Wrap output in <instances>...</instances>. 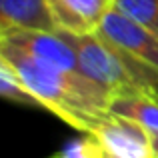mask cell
I'll use <instances>...</instances> for the list:
<instances>
[{
  "label": "cell",
  "mask_w": 158,
  "mask_h": 158,
  "mask_svg": "<svg viewBox=\"0 0 158 158\" xmlns=\"http://www.w3.org/2000/svg\"><path fill=\"white\" fill-rule=\"evenodd\" d=\"M0 58L8 62L40 108L56 114L74 130L92 132L110 116L112 96L84 72L60 68L0 38Z\"/></svg>",
  "instance_id": "cell-1"
},
{
  "label": "cell",
  "mask_w": 158,
  "mask_h": 158,
  "mask_svg": "<svg viewBox=\"0 0 158 158\" xmlns=\"http://www.w3.org/2000/svg\"><path fill=\"white\" fill-rule=\"evenodd\" d=\"M58 32L76 52L80 70L112 98L124 94L154 96L158 92V68L130 56L96 30L88 34Z\"/></svg>",
  "instance_id": "cell-2"
},
{
  "label": "cell",
  "mask_w": 158,
  "mask_h": 158,
  "mask_svg": "<svg viewBox=\"0 0 158 158\" xmlns=\"http://www.w3.org/2000/svg\"><path fill=\"white\" fill-rule=\"evenodd\" d=\"M92 134L100 140L106 158H156L150 132L112 112L94 128Z\"/></svg>",
  "instance_id": "cell-3"
},
{
  "label": "cell",
  "mask_w": 158,
  "mask_h": 158,
  "mask_svg": "<svg viewBox=\"0 0 158 158\" xmlns=\"http://www.w3.org/2000/svg\"><path fill=\"white\" fill-rule=\"evenodd\" d=\"M96 32L118 48H122L124 52H128L130 56L138 58L140 62H146L158 68V36L148 28H144L142 24L128 18L118 8L112 6L106 12Z\"/></svg>",
  "instance_id": "cell-4"
},
{
  "label": "cell",
  "mask_w": 158,
  "mask_h": 158,
  "mask_svg": "<svg viewBox=\"0 0 158 158\" xmlns=\"http://www.w3.org/2000/svg\"><path fill=\"white\" fill-rule=\"evenodd\" d=\"M16 30L56 32L48 0H0V34Z\"/></svg>",
  "instance_id": "cell-5"
},
{
  "label": "cell",
  "mask_w": 158,
  "mask_h": 158,
  "mask_svg": "<svg viewBox=\"0 0 158 158\" xmlns=\"http://www.w3.org/2000/svg\"><path fill=\"white\" fill-rule=\"evenodd\" d=\"M58 30L88 34L100 26L112 0H48Z\"/></svg>",
  "instance_id": "cell-6"
},
{
  "label": "cell",
  "mask_w": 158,
  "mask_h": 158,
  "mask_svg": "<svg viewBox=\"0 0 158 158\" xmlns=\"http://www.w3.org/2000/svg\"><path fill=\"white\" fill-rule=\"evenodd\" d=\"M110 112L144 126L150 134H158V100L150 94H124L110 100Z\"/></svg>",
  "instance_id": "cell-7"
},
{
  "label": "cell",
  "mask_w": 158,
  "mask_h": 158,
  "mask_svg": "<svg viewBox=\"0 0 158 158\" xmlns=\"http://www.w3.org/2000/svg\"><path fill=\"white\" fill-rule=\"evenodd\" d=\"M0 94H2L6 100L14 102V104L40 108V104L36 102V98L30 94V90L24 86V82L18 78V74L14 72V68H12L4 58H0Z\"/></svg>",
  "instance_id": "cell-8"
},
{
  "label": "cell",
  "mask_w": 158,
  "mask_h": 158,
  "mask_svg": "<svg viewBox=\"0 0 158 158\" xmlns=\"http://www.w3.org/2000/svg\"><path fill=\"white\" fill-rule=\"evenodd\" d=\"M112 6L158 36V0H112Z\"/></svg>",
  "instance_id": "cell-9"
},
{
  "label": "cell",
  "mask_w": 158,
  "mask_h": 158,
  "mask_svg": "<svg viewBox=\"0 0 158 158\" xmlns=\"http://www.w3.org/2000/svg\"><path fill=\"white\" fill-rule=\"evenodd\" d=\"M48 158H106V152L92 132H82V136L70 140Z\"/></svg>",
  "instance_id": "cell-10"
},
{
  "label": "cell",
  "mask_w": 158,
  "mask_h": 158,
  "mask_svg": "<svg viewBox=\"0 0 158 158\" xmlns=\"http://www.w3.org/2000/svg\"><path fill=\"white\" fill-rule=\"evenodd\" d=\"M152 144H154V154L158 158V134H152Z\"/></svg>",
  "instance_id": "cell-11"
},
{
  "label": "cell",
  "mask_w": 158,
  "mask_h": 158,
  "mask_svg": "<svg viewBox=\"0 0 158 158\" xmlns=\"http://www.w3.org/2000/svg\"><path fill=\"white\" fill-rule=\"evenodd\" d=\"M152 98H156V100H158V92H156V94H154V96H152Z\"/></svg>",
  "instance_id": "cell-12"
}]
</instances>
